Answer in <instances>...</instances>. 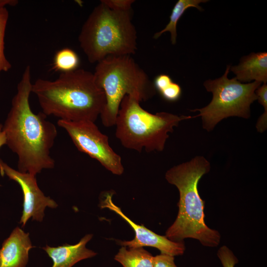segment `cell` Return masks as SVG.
I'll use <instances>...</instances> for the list:
<instances>
[{"mask_svg": "<svg viewBox=\"0 0 267 267\" xmlns=\"http://www.w3.org/2000/svg\"><path fill=\"white\" fill-rule=\"evenodd\" d=\"M32 86L31 67L27 65L2 129L6 145L18 157V171L36 176L44 169L54 167L55 161L50 154L57 131L43 112L35 114L32 111L29 103Z\"/></svg>", "mask_w": 267, "mask_h": 267, "instance_id": "obj_1", "label": "cell"}, {"mask_svg": "<svg viewBox=\"0 0 267 267\" xmlns=\"http://www.w3.org/2000/svg\"><path fill=\"white\" fill-rule=\"evenodd\" d=\"M32 92L45 115L68 121L94 122L106 104L93 74L83 69L61 73L53 81L38 79L32 84Z\"/></svg>", "mask_w": 267, "mask_h": 267, "instance_id": "obj_2", "label": "cell"}, {"mask_svg": "<svg viewBox=\"0 0 267 267\" xmlns=\"http://www.w3.org/2000/svg\"><path fill=\"white\" fill-rule=\"evenodd\" d=\"M210 169V162L204 157L197 156L166 172L165 178L177 187L179 193L177 218L166 232L169 240L179 242L190 238L198 240L204 246L214 247L219 244V232L205 222V202L198 190L199 180Z\"/></svg>", "mask_w": 267, "mask_h": 267, "instance_id": "obj_3", "label": "cell"}, {"mask_svg": "<svg viewBox=\"0 0 267 267\" xmlns=\"http://www.w3.org/2000/svg\"><path fill=\"white\" fill-rule=\"evenodd\" d=\"M78 41L91 63L109 56L134 54L137 33L130 11L114 10L100 1L83 24Z\"/></svg>", "mask_w": 267, "mask_h": 267, "instance_id": "obj_4", "label": "cell"}, {"mask_svg": "<svg viewBox=\"0 0 267 267\" xmlns=\"http://www.w3.org/2000/svg\"><path fill=\"white\" fill-rule=\"evenodd\" d=\"M93 74L96 85L105 94L106 104L100 117L106 127L115 125L125 96L141 102L156 93L153 83L130 55L107 56L97 63Z\"/></svg>", "mask_w": 267, "mask_h": 267, "instance_id": "obj_5", "label": "cell"}, {"mask_svg": "<svg viewBox=\"0 0 267 267\" xmlns=\"http://www.w3.org/2000/svg\"><path fill=\"white\" fill-rule=\"evenodd\" d=\"M190 116H178L161 112L152 114L144 110L140 102L129 95L122 99L117 116L116 136L126 148L141 152L162 151L169 133Z\"/></svg>", "mask_w": 267, "mask_h": 267, "instance_id": "obj_6", "label": "cell"}, {"mask_svg": "<svg viewBox=\"0 0 267 267\" xmlns=\"http://www.w3.org/2000/svg\"><path fill=\"white\" fill-rule=\"evenodd\" d=\"M230 67L227 66L222 77L204 83L206 89L213 94L210 103L203 108L190 110L199 112L192 118L200 117L202 127L208 132L212 131L222 120L229 117L249 119L251 104L257 100L255 91L262 83L254 81L244 84L235 77L229 79L227 75Z\"/></svg>", "mask_w": 267, "mask_h": 267, "instance_id": "obj_7", "label": "cell"}, {"mask_svg": "<svg viewBox=\"0 0 267 267\" xmlns=\"http://www.w3.org/2000/svg\"><path fill=\"white\" fill-rule=\"evenodd\" d=\"M57 125L66 131L79 151L98 161L112 174L123 173L121 156L111 148L108 137L99 131L94 122L59 119Z\"/></svg>", "mask_w": 267, "mask_h": 267, "instance_id": "obj_8", "label": "cell"}, {"mask_svg": "<svg viewBox=\"0 0 267 267\" xmlns=\"http://www.w3.org/2000/svg\"><path fill=\"white\" fill-rule=\"evenodd\" d=\"M0 173L16 181L20 186L23 194V209L20 223L23 227L28 220L42 222L46 207L55 208L57 204L49 197L45 196L39 187L36 176L15 170L0 159Z\"/></svg>", "mask_w": 267, "mask_h": 267, "instance_id": "obj_9", "label": "cell"}, {"mask_svg": "<svg viewBox=\"0 0 267 267\" xmlns=\"http://www.w3.org/2000/svg\"><path fill=\"white\" fill-rule=\"evenodd\" d=\"M113 193L107 192L104 199L101 202L102 208H107L119 215L132 227L135 232L134 239L130 241H119L123 246L129 248L150 246L160 250L161 254L172 256H180L183 254L185 246L183 241L175 242L168 239L165 236L156 234L145 227L143 225L135 223L122 211L120 208L116 206L112 200Z\"/></svg>", "mask_w": 267, "mask_h": 267, "instance_id": "obj_10", "label": "cell"}, {"mask_svg": "<svg viewBox=\"0 0 267 267\" xmlns=\"http://www.w3.org/2000/svg\"><path fill=\"white\" fill-rule=\"evenodd\" d=\"M32 246L29 233L15 228L0 249L1 267H26Z\"/></svg>", "mask_w": 267, "mask_h": 267, "instance_id": "obj_11", "label": "cell"}, {"mask_svg": "<svg viewBox=\"0 0 267 267\" xmlns=\"http://www.w3.org/2000/svg\"><path fill=\"white\" fill-rule=\"evenodd\" d=\"M92 237V234H88L74 245L65 244L57 247L46 245L43 249L53 261L51 267H72L81 260L96 255V252L86 246Z\"/></svg>", "mask_w": 267, "mask_h": 267, "instance_id": "obj_12", "label": "cell"}, {"mask_svg": "<svg viewBox=\"0 0 267 267\" xmlns=\"http://www.w3.org/2000/svg\"><path fill=\"white\" fill-rule=\"evenodd\" d=\"M231 70L240 82L257 81L267 82V53H252L242 57L238 65L231 66Z\"/></svg>", "mask_w": 267, "mask_h": 267, "instance_id": "obj_13", "label": "cell"}, {"mask_svg": "<svg viewBox=\"0 0 267 267\" xmlns=\"http://www.w3.org/2000/svg\"><path fill=\"white\" fill-rule=\"evenodd\" d=\"M114 259L123 267H153L154 256L143 247L127 249L123 246Z\"/></svg>", "mask_w": 267, "mask_h": 267, "instance_id": "obj_14", "label": "cell"}, {"mask_svg": "<svg viewBox=\"0 0 267 267\" xmlns=\"http://www.w3.org/2000/svg\"><path fill=\"white\" fill-rule=\"evenodd\" d=\"M208 1L207 0H178L172 9L168 24L164 29L156 33L153 38L157 39L165 32H169L171 34V43L173 44H175L176 43L177 37V23L185 11L190 7H195L198 10L202 11L203 9L199 5V3Z\"/></svg>", "mask_w": 267, "mask_h": 267, "instance_id": "obj_15", "label": "cell"}, {"mask_svg": "<svg viewBox=\"0 0 267 267\" xmlns=\"http://www.w3.org/2000/svg\"><path fill=\"white\" fill-rule=\"evenodd\" d=\"M154 86L162 97L165 100L174 102L181 97L182 90L180 86L173 82L171 77L166 74H160L154 79Z\"/></svg>", "mask_w": 267, "mask_h": 267, "instance_id": "obj_16", "label": "cell"}, {"mask_svg": "<svg viewBox=\"0 0 267 267\" xmlns=\"http://www.w3.org/2000/svg\"><path fill=\"white\" fill-rule=\"evenodd\" d=\"M17 0H0V74L7 72L11 67V64L6 59L4 54V36L6 24L8 19V12L5 6H15L17 4Z\"/></svg>", "mask_w": 267, "mask_h": 267, "instance_id": "obj_17", "label": "cell"}, {"mask_svg": "<svg viewBox=\"0 0 267 267\" xmlns=\"http://www.w3.org/2000/svg\"><path fill=\"white\" fill-rule=\"evenodd\" d=\"M80 59L75 51L69 48L57 51L53 58L52 69L61 73L68 72L78 69Z\"/></svg>", "mask_w": 267, "mask_h": 267, "instance_id": "obj_18", "label": "cell"}, {"mask_svg": "<svg viewBox=\"0 0 267 267\" xmlns=\"http://www.w3.org/2000/svg\"><path fill=\"white\" fill-rule=\"evenodd\" d=\"M257 100L264 108V112L258 119L256 128L258 132L264 133L267 129V85L263 84L255 91Z\"/></svg>", "mask_w": 267, "mask_h": 267, "instance_id": "obj_19", "label": "cell"}, {"mask_svg": "<svg viewBox=\"0 0 267 267\" xmlns=\"http://www.w3.org/2000/svg\"><path fill=\"white\" fill-rule=\"evenodd\" d=\"M217 256L222 267H234L238 260L232 251L226 246H222L217 252Z\"/></svg>", "mask_w": 267, "mask_h": 267, "instance_id": "obj_20", "label": "cell"}, {"mask_svg": "<svg viewBox=\"0 0 267 267\" xmlns=\"http://www.w3.org/2000/svg\"><path fill=\"white\" fill-rule=\"evenodd\" d=\"M111 9L123 11H131L134 0H102L100 1Z\"/></svg>", "mask_w": 267, "mask_h": 267, "instance_id": "obj_21", "label": "cell"}, {"mask_svg": "<svg viewBox=\"0 0 267 267\" xmlns=\"http://www.w3.org/2000/svg\"><path fill=\"white\" fill-rule=\"evenodd\" d=\"M153 267H178L175 263V257L161 254L154 257Z\"/></svg>", "mask_w": 267, "mask_h": 267, "instance_id": "obj_22", "label": "cell"}, {"mask_svg": "<svg viewBox=\"0 0 267 267\" xmlns=\"http://www.w3.org/2000/svg\"><path fill=\"white\" fill-rule=\"evenodd\" d=\"M2 127V125L0 124V148L4 145H6V137Z\"/></svg>", "mask_w": 267, "mask_h": 267, "instance_id": "obj_23", "label": "cell"}, {"mask_svg": "<svg viewBox=\"0 0 267 267\" xmlns=\"http://www.w3.org/2000/svg\"><path fill=\"white\" fill-rule=\"evenodd\" d=\"M0 267H1V262H0Z\"/></svg>", "mask_w": 267, "mask_h": 267, "instance_id": "obj_24", "label": "cell"}]
</instances>
